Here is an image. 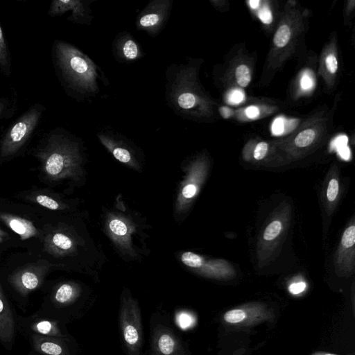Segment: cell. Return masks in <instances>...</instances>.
Returning a JSON list of instances; mask_svg holds the SVG:
<instances>
[{"label": "cell", "instance_id": "cell-1", "mask_svg": "<svg viewBox=\"0 0 355 355\" xmlns=\"http://www.w3.org/2000/svg\"><path fill=\"white\" fill-rule=\"evenodd\" d=\"M103 229L120 257L125 261H140L148 254V225L141 215L128 209L121 198L103 214Z\"/></svg>", "mask_w": 355, "mask_h": 355}, {"label": "cell", "instance_id": "cell-2", "mask_svg": "<svg viewBox=\"0 0 355 355\" xmlns=\"http://www.w3.org/2000/svg\"><path fill=\"white\" fill-rule=\"evenodd\" d=\"M42 169L51 181L69 180L78 187L86 182V162L83 146L75 138L64 133L48 136L37 154Z\"/></svg>", "mask_w": 355, "mask_h": 355}, {"label": "cell", "instance_id": "cell-3", "mask_svg": "<svg viewBox=\"0 0 355 355\" xmlns=\"http://www.w3.org/2000/svg\"><path fill=\"white\" fill-rule=\"evenodd\" d=\"M55 64L67 87L83 97L97 94L102 72L92 59L74 46L57 40L53 44Z\"/></svg>", "mask_w": 355, "mask_h": 355}, {"label": "cell", "instance_id": "cell-4", "mask_svg": "<svg viewBox=\"0 0 355 355\" xmlns=\"http://www.w3.org/2000/svg\"><path fill=\"white\" fill-rule=\"evenodd\" d=\"M83 288L73 281H65L55 284L46 295L37 310L66 323L71 318L73 309L81 297Z\"/></svg>", "mask_w": 355, "mask_h": 355}, {"label": "cell", "instance_id": "cell-5", "mask_svg": "<svg viewBox=\"0 0 355 355\" xmlns=\"http://www.w3.org/2000/svg\"><path fill=\"white\" fill-rule=\"evenodd\" d=\"M49 269V263L40 260L17 268L9 275L7 282L21 310H26L28 295L41 287Z\"/></svg>", "mask_w": 355, "mask_h": 355}, {"label": "cell", "instance_id": "cell-6", "mask_svg": "<svg viewBox=\"0 0 355 355\" xmlns=\"http://www.w3.org/2000/svg\"><path fill=\"white\" fill-rule=\"evenodd\" d=\"M43 107L35 105L30 108L8 129L0 144V156L16 154L28 141L41 118Z\"/></svg>", "mask_w": 355, "mask_h": 355}, {"label": "cell", "instance_id": "cell-7", "mask_svg": "<svg viewBox=\"0 0 355 355\" xmlns=\"http://www.w3.org/2000/svg\"><path fill=\"white\" fill-rule=\"evenodd\" d=\"M123 295L119 315L121 335L128 353L139 355L143 341L140 310L134 298Z\"/></svg>", "mask_w": 355, "mask_h": 355}, {"label": "cell", "instance_id": "cell-8", "mask_svg": "<svg viewBox=\"0 0 355 355\" xmlns=\"http://www.w3.org/2000/svg\"><path fill=\"white\" fill-rule=\"evenodd\" d=\"M17 331L25 338L40 335L72 340L64 323L37 311L28 315H17Z\"/></svg>", "mask_w": 355, "mask_h": 355}, {"label": "cell", "instance_id": "cell-9", "mask_svg": "<svg viewBox=\"0 0 355 355\" xmlns=\"http://www.w3.org/2000/svg\"><path fill=\"white\" fill-rule=\"evenodd\" d=\"M97 136L101 144L116 160L134 171H142L143 155L130 141L120 135L108 132H100Z\"/></svg>", "mask_w": 355, "mask_h": 355}, {"label": "cell", "instance_id": "cell-10", "mask_svg": "<svg viewBox=\"0 0 355 355\" xmlns=\"http://www.w3.org/2000/svg\"><path fill=\"white\" fill-rule=\"evenodd\" d=\"M172 2L171 0L150 1L137 17V29L146 31L152 37L159 34L169 17Z\"/></svg>", "mask_w": 355, "mask_h": 355}, {"label": "cell", "instance_id": "cell-11", "mask_svg": "<svg viewBox=\"0 0 355 355\" xmlns=\"http://www.w3.org/2000/svg\"><path fill=\"white\" fill-rule=\"evenodd\" d=\"M30 350L27 355H74L72 340L31 335L26 338Z\"/></svg>", "mask_w": 355, "mask_h": 355}, {"label": "cell", "instance_id": "cell-12", "mask_svg": "<svg viewBox=\"0 0 355 355\" xmlns=\"http://www.w3.org/2000/svg\"><path fill=\"white\" fill-rule=\"evenodd\" d=\"M17 315L4 293L0 278V345L8 351L12 349L17 334Z\"/></svg>", "mask_w": 355, "mask_h": 355}, {"label": "cell", "instance_id": "cell-13", "mask_svg": "<svg viewBox=\"0 0 355 355\" xmlns=\"http://www.w3.org/2000/svg\"><path fill=\"white\" fill-rule=\"evenodd\" d=\"M271 317L269 311L260 304H248L234 308L226 311L223 321L234 327L254 325Z\"/></svg>", "mask_w": 355, "mask_h": 355}, {"label": "cell", "instance_id": "cell-14", "mask_svg": "<svg viewBox=\"0 0 355 355\" xmlns=\"http://www.w3.org/2000/svg\"><path fill=\"white\" fill-rule=\"evenodd\" d=\"M90 1L80 0H54L52 1L49 14L51 16H59L71 11L69 19L74 23L90 24L92 16L89 8Z\"/></svg>", "mask_w": 355, "mask_h": 355}, {"label": "cell", "instance_id": "cell-15", "mask_svg": "<svg viewBox=\"0 0 355 355\" xmlns=\"http://www.w3.org/2000/svg\"><path fill=\"white\" fill-rule=\"evenodd\" d=\"M115 58L121 62H131L143 55V51L135 38L128 32L118 34L112 45Z\"/></svg>", "mask_w": 355, "mask_h": 355}, {"label": "cell", "instance_id": "cell-16", "mask_svg": "<svg viewBox=\"0 0 355 355\" xmlns=\"http://www.w3.org/2000/svg\"><path fill=\"white\" fill-rule=\"evenodd\" d=\"M0 219L22 241L34 237L38 233L33 222L28 219L4 212H0Z\"/></svg>", "mask_w": 355, "mask_h": 355}, {"label": "cell", "instance_id": "cell-17", "mask_svg": "<svg viewBox=\"0 0 355 355\" xmlns=\"http://www.w3.org/2000/svg\"><path fill=\"white\" fill-rule=\"evenodd\" d=\"M179 347L177 340L171 333L162 331L155 338V348L159 355H175Z\"/></svg>", "mask_w": 355, "mask_h": 355}, {"label": "cell", "instance_id": "cell-18", "mask_svg": "<svg viewBox=\"0 0 355 355\" xmlns=\"http://www.w3.org/2000/svg\"><path fill=\"white\" fill-rule=\"evenodd\" d=\"M35 199L37 203L51 210H65L69 208V205L65 202L55 200L46 195L38 194L35 197Z\"/></svg>", "mask_w": 355, "mask_h": 355}, {"label": "cell", "instance_id": "cell-19", "mask_svg": "<svg viewBox=\"0 0 355 355\" xmlns=\"http://www.w3.org/2000/svg\"><path fill=\"white\" fill-rule=\"evenodd\" d=\"M291 37V30L287 25L281 26L276 31L273 42L276 46L284 47L287 44Z\"/></svg>", "mask_w": 355, "mask_h": 355}, {"label": "cell", "instance_id": "cell-20", "mask_svg": "<svg viewBox=\"0 0 355 355\" xmlns=\"http://www.w3.org/2000/svg\"><path fill=\"white\" fill-rule=\"evenodd\" d=\"M315 137V133L312 129H306L300 132L295 137L294 142L298 147H305L310 145Z\"/></svg>", "mask_w": 355, "mask_h": 355}, {"label": "cell", "instance_id": "cell-21", "mask_svg": "<svg viewBox=\"0 0 355 355\" xmlns=\"http://www.w3.org/2000/svg\"><path fill=\"white\" fill-rule=\"evenodd\" d=\"M235 76L237 83L242 87H247L251 80L250 69L245 64L237 67Z\"/></svg>", "mask_w": 355, "mask_h": 355}, {"label": "cell", "instance_id": "cell-22", "mask_svg": "<svg viewBox=\"0 0 355 355\" xmlns=\"http://www.w3.org/2000/svg\"><path fill=\"white\" fill-rule=\"evenodd\" d=\"M9 58L8 48L3 33L0 26V67L3 69L8 67Z\"/></svg>", "mask_w": 355, "mask_h": 355}, {"label": "cell", "instance_id": "cell-23", "mask_svg": "<svg viewBox=\"0 0 355 355\" xmlns=\"http://www.w3.org/2000/svg\"><path fill=\"white\" fill-rule=\"evenodd\" d=\"M282 223L279 220H274L266 228L263 233V238L266 241L275 239L280 233Z\"/></svg>", "mask_w": 355, "mask_h": 355}, {"label": "cell", "instance_id": "cell-24", "mask_svg": "<svg viewBox=\"0 0 355 355\" xmlns=\"http://www.w3.org/2000/svg\"><path fill=\"white\" fill-rule=\"evenodd\" d=\"M342 245L347 248L354 245L355 243V226L351 225L344 232L342 240Z\"/></svg>", "mask_w": 355, "mask_h": 355}, {"label": "cell", "instance_id": "cell-25", "mask_svg": "<svg viewBox=\"0 0 355 355\" xmlns=\"http://www.w3.org/2000/svg\"><path fill=\"white\" fill-rule=\"evenodd\" d=\"M177 322L183 329L191 327L195 322V319L187 312H180L177 315Z\"/></svg>", "mask_w": 355, "mask_h": 355}, {"label": "cell", "instance_id": "cell-26", "mask_svg": "<svg viewBox=\"0 0 355 355\" xmlns=\"http://www.w3.org/2000/svg\"><path fill=\"white\" fill-rule=\"evenodd\" d=\"M338 192V182L336 180H330L327 190V197L329 201H334Z\"/></svg>", "mask_w": 355, "mask_h": 355}, {"label": "cell", "instance_id": "cell-27", "mask_svg": "<svg viewBox=\"0 0 355 355\" xmlns=\"http://www.w3.org/2000/svg\"><path fill=\"white\" fill-rule=\"evenodd\" d=\"M268 151V144L264 141L259 142L255 147L254 157L257 160L262 159Z\"/></svg>", "mask_w": 355, "mask_h": 355}, {"label": "cell", "instance_id": "cell-28", "mask_svg": "<svg viewBox=\"0 0 355 355\" xmlns=\"http://www.w3.org/2000/svg\"><path fill=\"white\" fill-rule=\"evenodd\" d=\"M244 99L243 93L238 89H234L231 92L228 96V101L231 104H238L242 102Z\"/></svg>", "mask_w": 355, "mask_h": 355}, {"label": "cell", "instance_id": "cell-29", "mask_svg": "<svg viewBox=\"0 0 355 355\" xmlns=\"http://www.w3.org/2000/svg\"><path fill=\"white\" fill-rule=\"evenodd\" d=\"M258 17L263 24H268L272 21V13L268 7L263 8L260 10L258 12Z\"/></svg>", "mask_w": 355, "mask_h": 355}, {"label": "cell", "instance_id": "cell-30", "mask_svg": "<svg viewBox=\"0 0 355 355\" xmlns=\"http://www.w3.org/2000/svg\"><path fill=\"white\" fill-rule=\"evenodd\" d=\"M284 119L278 117L273 121L272 125V132L275 135H279L284 132Z\"/></svg>", "mask_w": 355, "mask_h": 355}, {"label": "cell", "instance_id": "cell-31", "mask_svg": "<svg viewBox=\"0 0 355 355\" xmlns=\"http://www.w3.org/2000/svg\"><path fill=\"white\" fill-rule=\"evenodd\" d=\"M325 63L328 71L331 73H336L338 69L337 59L333 54L329 55L325 60Z\"/></svg>", "mask_w": 355, "mask_h": 355}, {"label": "cell", "instance_id": "cell-32", "mask_svg": "<svg viewBox=\"0 0 355 355\" xmlns=\"http://www.w3.org/2000/svg\"><path fill=\"white\" fill-rule=\"evenodd\" d=\"M305 288L306 284L303 282L293 283L288 287L289 292L293 295L300 294L302 293Z\"/></svg>", "mask_w": 355, "mask_h": 355}, {"label": "cell", "instance_id": "cell-33", "mask_svg": "<svg viewBox=\"0 0 355 355\" xmlns=\"http://www.w3.org/2000/svg\"><path fill=\"white\" fill-rule=\"evenodd\" d=\"M347 137L346 136H340L332 143V146L337 150L347 146Z\"/></svg>", "mask_w": 355, "mask_h": 355}, {"label": "cell", "instance_id": "cell-34", "mask_svg": "<svg viewBox=\"0 0 355 355\" xmlns=\"http://www.w3.org/2000/svg\"><path fill=\"white\" fill-rule=\"evenodd\" d=\"M245 114L248 118L255 119L259 116V110L257 106L252 105L246 108Z\"/></svg>", "mask_w": 355, "mask_h": 355}, {"label": "cell", "instance_id": "cell-35", "mask_svg": "<svg viewBox=\"0 0 355 355\" xmlns=\"http://www.w3.org/2000/svg\"><path fill=\"white\" fill-rule=\"evenodd\" d=\"M312 79L307 74H304L301 79V86L304 89H309L312 87Z\"/></svg>", "mask_w": 355, "mask_h": 355}, {"label": "cell", "instance_id": "cell-36", "mask_svg": "<svg viewBox=\"0 0 355 355\" xmlns=\"http://www.w3.org/2000/svg\"><path fill=\"white\" fill-rule=\"evenodd\" d=\"M338 151L343 159H347L350 156V150L347 146L338 149Z\"/></svg>", "mask_w": 355, "mask_h": 355}, {"label": "cell", "instance_id": "cell-37", "mask_svg": "<svg viewBox=\"0 0 355 355\" xmlns=\"http://www.w3.org/2000/svg\"><path fill=\"white\" fill-rule=\"evenodd\" d=\"M219 112H220V115L224 119L229 118L232 113V110L230 108H228L227 107H221L219 109Z\"/></svg>", "mask_w": 355, "mask_h": 355}, {"label": "cell", "instance_id": "cell-38", "mask_svg": "<svg viewBox=\"0 0 355 355\" xmlns=\"http://www.w3.org/2000/svg\"><path fill=\"white\" fill-rule=\"evenodd\" d=\"M9 238L8 234L0 228V243Z\"/></svg>", "mask_w": 355, "mask_h": 355}, {"label": "cell", "instance_id": "cell-39", "mask_svg": "<svg viewBox=\"0 0 355 355\" xmlns=\"http://www.w3.org/2000/svg\"><path fill=\"white\" fill-rule=\"evenodd\" d=\"M259 3L260 1L259 0H250L248 1L250 6L253 9L257 8L259 6Z\"/></svg>", "mask_w": 355, "mask_h": 355}, {"label": "cell", "instance_id": "cell-40", "mask_svg": "<svg viewBox=\"0 0 355 355\" xmlns=\"http://www.w3.org/2000/svg\"><path fill=\"white\" fill-rule=\"evenodd\" d=\"M311 355H338V354L328 353V352H317L312 354Z\"/></svg>", "mask_w": 355, "mask_h": 355}, {"label": "cell", "instance_id": "cell-41", "mask_svg": "<svg viewBox=\"0 0 355 355\" xmlns=\"http://www.w3.org/2000/svg\"><path fill=\"white\" fill-rule=\"evenodd\" d=\"M3 107H4V104L3 103H0V114L2 112Z\"/></svg>", "mask_w": 355, "mask_h": 355}]
</instances>
